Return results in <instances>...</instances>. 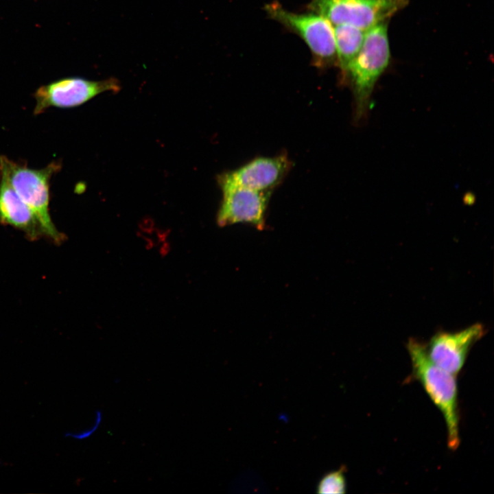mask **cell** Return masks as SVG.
I'll use <instances>...</instances> for the list:
<instances>
[{
  "label": "cell",
  "mask_w": 494,
  "mask_h": 494,
  "mask_svg": "<svg viewBox=\"0 0 494 494\" xmlns=\"http://www.w3.org/2000/svg\"><path fill=\"white\" fill-rule=\"evenodd\" d=\"M408 0H311L308 8L332 25L346 24L367 31L386 22Z\"/></svg>",
  "instance_id": "cell-4"
},
{
  "label": "cell",
  "mask_w": 494,
  "mask_h": 494,
  "mask_svg": "<svg viewBox=\"0 0 494 494\" xmlns=\"http://www.w3.org/2000/svg\"><path fill=\"white\" fill-rule=\"evenodd\" d=\"M120 82L115 78L93 81L81 78H67L40 86L34 93L33 113L38 115L51 107L68 108L78 106L106 91L119 92Z\"/></svg>",
  "instance_id": "cell-7"
},
{
  "label": "cell",
  "mask_w": 494,
  "mask_h": 494,
  "mask_svg": "<svg viewBox=\"0 0 494 494\" xmlns=\"http://www.w3.org/2000/svg\"><path fill=\"white\" fill-rule=\"evenodd\" d=\"M61 164L52 161L41 169L30 168L4 155L0 156V178L5 180L38 219L44 235L56 244L65 239L54 224L49 211L50 180Z\"/></svg>",
  "instance_id": "cell-2"
},
{
  "label": "cell",
  "mask_w": 494,
  "mask_h": 494,
  "mask_svg": "<svg viewBox=\"0 0 494 494\" xmlns=\"http://www.w3.org/2000/svg\"><path fill=\"white\" fill-rule=\"evenodd\" d=\"M265 9L271 18L305 41L318 64L325 66L336 62L333 27L327 19L314 12H292L274 2Z\"/></svg>",
  "instance_id": "cell-5"
},
{
  "label": "cell",
  "mask_w": 494,
  "mask_h": 494,
  "mask_svg": "<svg viewBox=\"0 0 494 494\" xmlns=\"http://www.w3.org/2000/svg\"><path fill=\"white\" fill-rule=\"evenodd\" d=\"M290 167V161L285 155L260 157L224 174L241 186L257 191H270L281 181Z\"/></svg>",
  "instance_id": "cell-9"
},
{
  "label": "cell",
  "mask_w": 494,
  "mask_h": 494,
  "mask_svg": "<svg viewBox=\"0 0 494 494\" xmlns=\"http://www.w3.org/2000/svg\"><path fill=\"white\" fill-rule=\"evenodd\" d=\"M482 324L476 323L456 332L440 331L426 346L430 359L438 366L457 375L462 368L471 346L484 333Z\"/></svg>",
  "instance_id": "cell-8"
},
{
  "label": "cell",
  "mask_w": 494,
  "mask_h": 494,
  "mask_svg": "<svg viewBox=\"0 0 494 494\" xmlns=\"http://www.w3.org/2000/svg\"><path fill=\"white\" fill-rule=\"evenodd\" d=\"M0 225H9L23 232L31 241L45 236L35 213L2 178H0Z\"/></svg>",
  "instance_id": "cell-10"
},
{
  "label": "cell",
  "mask_w": 494,
  "mask_h": 494,
  "mask_svg": "<svg viewBox=\"0 0 494 494\" xmlns=\"http://www.w3.org/2000/svg\"><path fill=\"white\" fill-rule=\"evenodd\" d=\"M390 58L386 21L366 32L363 45L344 75L353 91L356 119L366 116L375 85L388 67Z\"/></svg>",
  "instance_id": "cell-3"
},
{
  "label": "cell",
  "mask_w": 494,
  "mask_h": 494,
  "mask_svg": "<svg viewBox=\"0 0 494 494\" xmlns=\"http://www.w3.org/2000/svg\"><path fill=\"white\" fill-rule=\"evenodd\" d=\"M103 419L102 412L100 410H95L93 422L86 429L76 432H66L64 436L66 438L71 437L73 439L81 440L89 438L92 436L100 426Z\"/></svg>",
  "instance_id": "cell-13"
},
{
  "label": "cell",
  "mask_w": 494,
  "mask_h": 494,
  "mask_svg": "<svg viewBox=\"0 0 494 494\" xmlns=\"http://www.w3.org/2000/svg\"><path fill=\"white\" fill-rule=\"evenodd\" d=\"M345 467L331 471L325 475L317 486L318 493H344L346 484L344 476Z\"/></svg>",
  "instance_id": "cell-12"
},
{
  "label": "cell",
  "mask_w": 494,
  "mask_h": 494,
  "mask_svg": "<svg viewBox=\"0 0 494 494\" xmlns=\"http://www.w3.org/2000/svg\"><path fill=\"white\" fill-rule=\"evenodd\" d=\"M407 349L412 363V376L423 386L442 412L447 430V445L451 450L460 445L458 386L456 375L436 365L429 357L425 344L411 338Z\"/></svg>",
  "instance_id": "cell-1"
},
{
  "label": "cell",
  "mask_w": 494,
  "mask_h": 494,
  "mask_svg": "<svg viewBox=\"0 0 494 494\" xmlns=\"http://www.w3.org/2000/svg\"><path fill=\"white\" fill-rule=\"evenodd\" d=\"M333 30L336 62L345 75L363 45L366 31L346 24L336 25Z\"/></svg>",
  "instance_id": "cell-11"
},
{
  "label": "cell",
  "mask_w": 494,
  "mask_h": 494,
  "mask_svg": "<svg viewBox=\"0 0 494 494\" xmlns=\"http://www.w3.org/2000/svg\"><path fill=\"white\" fill-rule=\"evenodd\" d=\"M222 200L217 214L220 226L247 224L262 231L266 226V214L270 191H261L241 186L225 174L219 176Z\"/></svg>",
  "instance_id": "cell-6"
}]
</instances>
